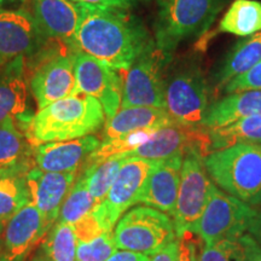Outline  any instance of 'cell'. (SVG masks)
Instances as JSON below:
<instances>
[{"label": "cell", "mask_w": 261, "mask_h": 261, "mask_svg": "<svg viewBox=\"0 0 261 261\" xmlns=\"http://www.w3.org/2000/svg\"><path fill=\"white\" fill-rule=\"evenodd\" d=\"M198 261H261V248L252 236L242 234L205 246Z\"/></svg>", "instance_id": "83f0119b"}, {"label": "cell", "mask_w": 261, "mask_h": 261, "mask_svg": "<svg viewBox=\"0 0 261 261\" xmlns=\"http://www.w3.org/2000/svg\"><path fill=\"white\" fill-rule=\"evenodd\" d=\"M35 38L37 27L28 12L0 10V68L23 60Z\"/></svg>", "instance_id": "ac0fdd59"}, {"label": "cell", "mask_w": 261, "mask_h": 261, "mask_svg": "<svg viewBox=\"0 0 261 261\" xmlns=\"http://www.w3.org/2000/svg\"><path fill=\"white\" fill-rule=\"evenodd\" d=\"M256 213L249 204L224 194L213 184L207 207L190 232L197 234L205 246H212L221 240L242 236Z\"/></svg>", "instance_id": "8992f818"}, {"label": "cell", "mask_w": 261, "mask_h": 261, "mask_svg": "<svg viewBox=\"0 0 261 261\" xmlns=\"http://www.w3.org/2000/svg\"><path fill=\"white\" fill-rule=\"evenodd\" d=\"M76 175L77 172H44L37 167L25 174L32 203L38 207L48 224L54 225L57 221L62 204L73 188Z\"/></svg>", "instance_id": "2e32d148"}, {"label": "cell", "mask_w": 261, "mask_h": 261, "mask_svg": "<svg viewBox=\"0 0 261 261\" xmlns=\"http://www.w3.org/2000/svg\"><path fill=\"white\" fill-rule=\"evenodd\" d=\"M211 152L208 127L188 126L174 121L159 128L138 148L119 156L123 159L140 158L161 161L174 156L195 154L203 160Z\"/></svg>", "instance_id": "52a82bcc"}, {"label": "cell", "mask_w": 261, "mask_h": 261, "mask_svg": "<svg viewBox=\"0 0 261 261\" xmlns=\"http://www.w3.org/2000/svg\"><path fill=\"white\" fill-rule=\"evenodd\" d=\"M4 227H5V223H4V221L0 220V233L3 232V230H4Z\"/></svg>", "instance_id": "60d3db41"}, {"label": "cell", "mask_w": 261, "mask_h": 261, "mask_svg": "<svg viewBox=\"0 0 261 261\" xmlns=\"http://www.w3.org/2000/svg\"><path fill=\"white\" fill-rule=\"evenodd\" d=\"M80 10V21L70 44L113 69L127 70L140 55L155 45L148 32L125 10L83 6Z\"/></svg>", "instance_id": "6da1fadb"}, {"label": "cell", "mask_w": 261, "mask_h": 261, "mask_svg": "<svg viewBox=\"0 0 261 261\" xmlns=\"http://www.w3.org/2000/svg\"><path fill=\"white\" fill-rule=\"evenodd\" d=\"M33 261H47L46 259H45V257H44V255H42V254L41 253H39L38 254V255L37 256H35L34 257V259H33Z\"/></svg>", "instance_id": "ab89813d"}, {"label": "cell", "mask_w": 261, "mask_h": 261, "mask_svg": "<svg viewBox=\"0 0 261 261\" xmlns=\"http://www.w3.org/2000/svg\"><path fill=\"white\" fill-rule=\"evenodd\" d=\"M8 67L4 76L0 77V122L14 119L23 125L31 116L27 115L28 91L21 74L22 60Z\"/></svg>", "instance_id": "7402d4cb"}, {"label": "cell", "mask_w": 261, "mask_h": 261, "mask_svg": "<svg viewBox=\"0 0 261 261\" xmlns=\"http://www.w3.org/2000/svg\"><path fill=\"white\" fill-rule=\"evenodd\" d=\"M123 161L125 159L117 155L99 163L87 165L83 168L81 174L86 179L90 194L93 197L96 205L100 204L104 201Z\"/></svg>", "instance_id": "f546056e"}, {"label": "cell", "mask_w": 261, "mask_h": 261, "mask_svg": "<svg viewBox=\"0 0 261 261\" xmlns=\"http://www.w3.org/2000/svg\"><path fill=\"white\" fill-rule=\"evenodd\" d=\"M106 114L96 98L77 93L42 108L22 126L33 146L91 136L104 126Z\"/></svg>", "instance_id": "7a4b0ae2"}, {"label": "cell", "mask_w": 261, "mask_h": 261, "mask_svg": "<svg viewBox=\"0 0 261 261\" xmlns=\"http://www.w3.org/2000/svg\"><path fill=\"white\" fill-rule=\"evenodd\" d=\"M208 108L207 84L196 65L181 68L165 83V109L174 121L203 126Z\"/></svg>", "instance_id": "ba28073f"}, {"label": "cell", "mask_w": 261, "mask_h": 261, "mask_svg": "<svg viewBox=\"0 0 261 261\" xmlns=\"http://www.w3.org/2000/svg\"><path fill=\"white\" fill-rule=\"evenodd\" d=\"M29 171L22 168L0 169V220L4 223L32 202L25 180Z\"/></svg>", "instance_id": "d4e9b609"}, {"label": "cell", "mask_w": 261, "mask_h": 261, "mask_svg": "<svg viewBox=\"0 0 261 261\" xmlns=\"http://www.w3.org/2000/svg\"><path fill=\"white\" fill-rule=\"evenodd\" d=\"M172 122H174V120L163 108H121L115 115L107 120L100 142L114 139L138 129L161 128Z\"/></svg>", "instance_id": "ffe728a7"}, {"label": "cell", "mask_w": 261, "mask_h": 261, "mask_svg": "<svg viewBox=\"0 0 261 261\" xmlns=\"http://www.w3.org/2000/svg\"><path fill=\"white\" fill-rule=\"evenodd\" d=\"M261 91V61L246 73L238 75L225 86V92L234 93L243 91Z\"/></svg>", "instance_id": "d6a6232c"}, {"label": "cell", "mask_w": 261, "mask_h": 261, "mask_svg": "<svg viewBox=\"0 0 261 261\" xmlns=\"http://www.w3.org/2000/svg\"><path fill=\"white\" fill-rule=\"evenodd\" d=\"M77 238L69 224L55 223L41 243L40 253L47 261H76Z\"/></svg>", "instance_id": "f1b7e54d"}, {"label": "cell", "mask_w": 261, "mask_h": 261, "mask_svg": "<svg viewBox=\"0 0 261 261\" xmlns=\"http://www.w3.org/2000/svg\"><path fill=\"white\" fill-rule=\"evenodd\" d=\"M218 29L237 37H250L261 32V3L234 0L224 14Z\"/></svg>", "instance_id": "484cf974"}, {"label": "cell", "mask_w": 261, "mask_h": 261, "mask_svg": "<svg viewBox=\"0 0 261 261\" xmlns=\"http://www.w3.org/2000/svg\"><path fill=\"white\" fill-rule=\"evenodd\" d=\"M31 15L37 31L48 38L71 41L80 21V6L70 0H32Z\"/></svg>", "instance_id": "d6986e66"}, {"label": "cell", "mask_w": 261, "mask_h": 261, "mask_svg": "<svg viewBox=\"0 0 261 261\" xmlns=\"http://www.w3.org/2000/svg\"><path fill=\"white\" fill-rule=\"evenodd\" d=\"M115 252L114 231H110L86 242H77L76 261H107Z\"/></svg>", "instance_id": "1f68e13d"}, {"label": "cell", "mask_w": 261, "mask_h": 261, "mask_svg": "<svg viewBox=\"0 0 261 261\" xmlns=\"http://www.w3.org/2000/svg\"><path fill=\"white\" fill-rule=\"evenodd\" d=\"M51 227L52 225L32 202L24 205L6 221L0 233V261H24Z\"/></svg>", "instance_id": "4fadbf2b"}, {"label": "cell", "mask_w": 261, "mask_h": 261, "mask_svg": "<svg viewBox=\"0 0 261 261\" xmlns=\"http://www.w3.org/2000/svg\"><path fill=\"white\" fill-rule=\"evenodd\" d=\"M155 45L169 55L189 38L204 34L224 8L225 0H158Z\"/></svg>", "instance_id": "277c9868"}, {"label": "cell", "mask_w": 261, "mask_h": 261, "mask_svg": "<svg viewBox=\"0 0 261 261\" xmlns=\"http://www.w3.org/2000/svg\"><path fill=\"white\" fill-rule=\"evenodd\" d=\"M29 85L39 109L77 94L73 54H57L42 61L32 74Z\"/></svg>", "instance_id": "5bb4252c"}, {"label": "cell", "mask_w": 261, "mask_h": 261, "mask_svg": "<svg viewBox=\"0 0 261 261\" xmlns=\"http://www.w3.org/2000/svg\"><path fill=\"white\" fill-rule=\"evenodd\" d=\"M96 203L90 194L86 179L80 174L62 204L56 223L73 225L83 219L85 215L91 213Z\"/></svg>", "instance_id": "4dcf8cb0"}, {"label": "cell", "mask_w": 261, "mask_h": 261, "mask_svg": "<svg viewBox=\"0 0 261 261\" xmlns=\"http://www.w3.org/2000/svg\"><path fill=\"white\" fill-rule=\"evenodd\" d=\"M99 145L100 140L92 135L65 142L44 143L34 146V165L44 172H77L85 167Z\"/></svg>", "instance_id": "9a60e30c"}, {"label": "cell", "mask_w": 261, "mask_h": 261, "mask_svg": "<svg viewBox=\"0 0 261 261\" xmlns=\"http://www.w3.org/2000/svg\"><path fill=\"white\" fill-rule=\"evenodd\" d=\"M107 261H150V257L140 253L120 250V252L114 253Z\"/></svg>", "instance_id": "74e56055"}, {"label": "cell", "mask_w": 261, "mask_h": 261, "mask_svg": "<svg viewBox=\"0 0 261 261\" xmlns=\"http://www.w3.org/2000/svg\"><path fill=\"white\" fill-rule=\"evenodd\" d=\"M184 156L161 160L146 179L144 187L137 198V203H144L148 207L174 214L177 204L180 171Z\"/></svg>", "instance_id": "e0dca14e"}, {"label": "cell", "mask_w": 261, "mask_h": 261, "mask_svg": "<svg viewBox=\"0 0 261 261\" xmlns=\"http://www.w3.org/2000/svg\"><path fill=\"white\" fill-rule=\"evenodd\" d=\"M248 231H249L253 240L257 243V246L261 248V211L259 213H256L255 218H254L249 228H248Z\"/></svg>", "instance_id": "f35d334b"}, {"label": "cell", "mask_w": 261, "mask_h": 261, "mask_svg": "<svg viewBox=\"0 0 261 261\" xmlns=\"http://www.w3.org/2000/svg\"><path fill=\"white\" fill-rule=\"evenodd\" d=\"M261 61V32L233 45L215 74L217 86L223 87L238 75L246 73Z\"/></svg>", "instance_id": "cb8c5ba5"}, {"label": "cell", "mask_w": 261, "mask_h": 261, "mask_svg": "<svg viewBox=\"0 0 261 261\" xmlns=\"http://www.w3.org/2000/svg\"><path fill=\"white\" fill-rule=\"evenodd\" d=\"M202 162L203 160L195 154L185 155L182 160L177 204L173 214L175 234L179 238L190 232L210 200L213 182L208 178Z\"/></svg>", "instance_id": "8fae6325"}, {"label": "cell", "mask_w": 261, "mask_h": 261, "mask_svg": "<svg viewBox=\"0 0 261 261\" xmlns=\"http://www.w3.org/2000/svg\"><path fill=\"white\" fill-rule=\"evenodd\" d=\"M73 56L76 93L96 98L108 119L113 117L121 107V77L115 69L83 51L75 50Z\"/></svg>", "instance_id": "7c38bea8"}, {"label": "cell", "mask_w": 261, "mask_h": 261, "mask_svg": "<svg viewBox=\"0 0 261 261\" xmlns=\"http://www.w3.org/2000/svg\"><path fill=\"white\" fill-rule=\"evenodd\" d=\"M255 115H261V91L234 92L208 108L202 125L213 128Z\"/></svg>", "instance_id": "44dd1931"}, {"label": "cell", "mask_w": 261, "mask_h": 261, "mask_svg": "<svg viewBox=\"0 0 261 261\" xmlns=\"http://www.w3.org/2000/svg\"><path fill=\"white\" fill-rule=\"evenodd\" d=\"M179 244H180V241L175 238L172 242H169L165 247L161 248L159 252L152 254L150 261H177L179 254Z\"/></svg>", "instance_id": "d590c367"}, {"label": "cell", "mask_w": 261, "mask_h": 261, "mask_svg": "<svg viewBox=\"0 0 261 261\" xmlns=\"http://www.w3.org/2000/svg\"><path fill=\"white\" fill-rule=\"evenodd\" d=\"M158 163L159 161L148 159H125L104 201L93 208L104 230L113 231L120 217L137 203L146 179Z\"/></svg>", "instance_id": "30bf717a"}, {"label": "cell", "mask_w": 261, "mask_h": 261, "mask_svg": "<svg viewBox=\"0 0 261 261\" xmlns=\"http://www.w3.org/2000/svg\"><path fill=\"white\" fill-rule=\"evenodd\" d=\"M177 261H198L197 253H196V246L191 237H188L187 233L180 237V244H179V254Z\"/></svg>", "instance_id": "8d00e7d4"}, {"label": "cell", "mask_w": 261, "mask_h": 261, "mask_svg": "<svg viewBox=\"0 0 261 261\" xmlns=\"http://www.w3.org/2000/svg\"><path fill=\"white\" fill-rule=\"evenodd\" d=\"M5 2H16V0H0V3H5Z\"/></svg>", "instance_id": "b9f144b4"}, {"label": "cell", "mask_w": 261, "mask_h": 261, "mask_svg": "<svg viewBox=\"0 0 261 261\" xmlns=\"http://www.w3.org/2000/svg\"><path fill=\"white\" fill-rule=\"evenodd\" d=\"M173 220L148 205L133 208L117 221L114 238L117 249L152 255L175 240Z\"/></svg>", "instance_id": "5b68a950"}, {"label": "cell", "mask_w": 261, "mask_h": 261, "mask_svg": "<svg viewBox=\"0 0 261 261\" xmlns=\"http://www.w3.org/2000/svg\"><path fill=\"white\" fill-rule=\"evenodd\" d=\"M169 55L152 45L140 55L122 80L121 108L151 107L165 109V81L162 65Z\"/></svg>", "instance_id": "9c48e42d"}, {"label": "cell", "mask_w": 261, "mask_h": 261, "mask_svg": "<svg viewBox=\"0 0 261 261\" xmlns=\"http://www.w3.org/2000/svg\"><path fill=\"white\" fill-rule=\"evenodd\" d=\"M203 166L212 179L247 204L261 203V145L240 143L211 152Z\"/></svg>", "instance_id": "3957f363"}, {"label": "cell", "mask_w": 261, "mask_h": 261, "mask_svg": "<svg viewBox=\"0 0 261 261\" xmlns=\"http://www.w3.org/2000/svg\"><path fill=\"white\" fill-rule=\"evenodd\" d=\"M34 146L23 128L14 119L0 122V169H32Z\"/></svg>", "instance_id": "603a6c76"}, {"label": "cell", "mask_w": 261, "mask_h": 261, "mask_svg": "<svg viewBox=\"0 0 261 261\" xmlns=\"http://www.w3.org/2000/svg\"><path fill=\"white\" fill-rule=\"evenodd\" d=\"M211 151L240 143H261V115L244 117L226 126L210 128Z\"/></svg>", "instance_id": "4316f807"}, {"label": "cell", "mask_w": 261, "mask_h": 261, "mask_svg": "<svg viewBox=\"0 0 261 261\" xmlns=\"http://www.w3.org/2000/svg\"><path fill=\"white\" fill-rule=\"evenodd\" d=\"M71 226L74 228L77 242H86V241L93 240L94 237L99 236V234L108 232V231L104 230L103 225L94 211L85 215L83 219H80Z\"/></svg>", "instance_id": "836d02e7"}, {"label": "cell", "mask_w": 261, "mask_h": 261, "mask_svg": "<svg viewBox=\"0 0 261 261\" xmlns=\"http://www.w3.org/2000/svg\"><path fill=\"white\" fill-rule=\"evenodd\" d=\"M74 4L87 9L98 10H126L130 0H70Z\"/></svg>", "instance_id": "e575fe53"}]
</instances>
